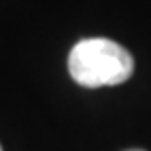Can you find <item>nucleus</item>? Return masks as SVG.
<instances>
[{"mask_svg":"<svg viewBox=\"0 0 151 151\" xmlns=\"http://www.w3.org/2000/svg\"><path fill=\"white\" fill-rule=\"evenodd\" d=\"M69 73L75 83L86 88L114 86L132 77L134 57L112 39H81L69 53Z\"/></svg>","mask_w":151,"mask_h":151,"instance_id":"f257e3e1","label":"nucleus"},{"mask_svg":"<svg viewBox=\"0 0 151 151\" xmlns=\"http://www.w3.org/2000/svg\"><path fill=\"white\" fill-rule=\"evenodd\" d=\"M129 151H143V149H129Z\"/></svg>","mask_w":151,"mask_h":151,"instance_id":"f03ea898","label":"nucleus"},{"mask_svg":"<svg viewBox=\"0 0 151 151\" xmlns=\"http://www.w3.org/2000/svg\"><path fill=\"white\" fill-rule=\"evenodd\" d=\"M0 151H2V147H0Z\"/></svg>","mask_w":151,"mask_h":151,"instance_id":"7ed1b4c3","label":"nucleus"}]
</instances>
